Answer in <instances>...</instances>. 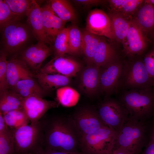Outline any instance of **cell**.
<instances>
[{"label":"cell","mask_w":154,"mask_h":154,"mask_svg":"<svg viewBox=\"0 0 154 154\" xmlns=\"http://www.w3.org/2000/svg\"><path fill=\"white\" fill-rule=\"evenodd\" d=\"M26 16L29 26L35 37L38 41L50 44L45 34L41 7L36 1L32 0Z\"/></svg>","instance_id":"obj_18"},{"label":"cell","mask_w":154,"mask_h":154,"mask_svg":"<svg viewBox=\"0 0 154 154\" xmlns=\"http://www.w3.org/2000/svg\"><path fill=\"white\" fill-rule=\"evenodd\" d=\"M144 2L154 5V0H144Z\"/></svg>","instance_id":"obj_43"},{"label":"cell","mask_w":154,"mask_h":154,"mask_svg":"<svg viewBox=\"0 0 154 154\" xmlns=\"http://www.w3.org/2000/svg\"><path fill=\"white\" fill-rule=\"evenodd\" d=\"M0 31L2 50L7 54L16 52L22 48L29 42L32 33L29 26L19 21L5 26L0 28Z\"/></svg>","instance_id":"obj_7"},{"label":"cell","mask_w":154,"mask_h":154,"mask_svg":"<svg viewBox=\"0 0 154 154\" xmlns=\"http://www.w3.org/2000/svg\"><path fill=\"white\" fill-rule=\"evenodd\" d=\"M112 151L110 153H108V154H113L112 153Z\"/></svg>","instance_id":"obj_46"},{"label":"cell","mask_w":154,"mask_h":154,"mask_svg":"<svg viewBox=\"0 0 154 154\" xmlns=\"http://www.w3.org/2000/svg\"><path fill=\"white\" fill-rule=\"evenodd\" d=\"M11 11L21 19L27 14L30 8L32 0H4Z\"/></svg>","instance_id":"obj_33"},{"label":"cell","mask_w":154,"mask_h":154,"mask_svg":"<svg viewBox=\"0 0 154 154\" xmlns=\"http://www.w3.org/2000/svg\"><path fill=\"white\" fill-rule=\"evenodd\" d=\"M21 19L11 11L4 0H0V28Z\"/></svg>","instance_id":"obj_34"},{"label":"cell","mask_w":154,"mask_h":154,"mask_svg":"<svg viewBox=\"0 0 154 154\" xmlns=\"http://www.w3.org/2000/svg\"><path fill=\"white\" fill-rule=\"evenodd\" d=\"M0 154H15L12 134L9 129L0 133Z\"/></svg>","instance_id":"obj_35"},{"label":"cell","mask_w":154,"mask_h":154,"mask_svg":"<svg viewBox=\"0 0 154 154\" xmlns=\"http://www.w3.org/2000/svg\"><path fill=\"white\" fill-rule=\"evenodd\" d=\"M131 20L146 34L154 31V5L144 2L139 7Z\"/></svg>","instance_id":"obj_20"},{"label":"cell","mask_w":154,"mask_h":154,"mask_svg":"<svg viewBox=\"0 0 154 154\" xmlns=\"http://www.w3.org/2000/svg\"><path fill=\"white\" fill-rule=\"evenodd\" d=\"M108 15L115 40L121 43L128 31L131 20L110 11Z\"/></svg>","instance_id":"obj_28"},{"label":"cell","mask_w":154,"mask_h":154,"mask_svg":"<svg viewBox=\"0 0 154 154\" xmlns=\"http://www.w3.org/2000/svg\"><path fill=\"white\" fill-rule=\"evenodd\" d=\"M151 141L154 142V129L152 134Z\"/></svg>","instance_id":"obj_44"},{"label":"cell","mask_w":154,"mask_h":154,"mask_svg":"<svg viewBox=\"0 0 154 154\" xmlns=\"http://www.w3.org/2000/svg\"><path fill=\"white\" fill-rule=\"evenodd\" d=\"M153 93H154V91H153Z\"/></svg>","instance_id":"obj_48"},{"label":"cell","mask_w":154,"mask_h":154,"mask_svg":"<svg viewBox=\"0 0 154 154\" xmlns=\"http://www.w3.org/2000/svg\"><path fill=\"white\" fill-rule=\"evenodd\" d=\"M44 42L38 43L27 48L22 52L21 59L24 61L29 68L35 70H40L43 62L51 54L52 49Z\"/></svg>","instance_id":"obj_15"},{"label":"cell","mask_w":154,"mask_h":154,"mask_svg":"<svg viewBox=\"0 0 154 154\" xmlns=\"http://www.w3.org/2000/svg\"><path fill=\"white\" fill-rule=\"evenodd\" d=\"M100 67L94 64H88L81 73L79 86L85 94H95L99 90Z\"/></svg>","instance_id":"obj_19"},{"label":"cell","mask_w":154,"mask_h":154,"mask_svg":"<svg viewBox=\"0 0 154 154\" xmlns=\"http://www.w3.org/2000/svg\"><path fill=\"white\" fill-rule=\"evenodd\" d=\"M7 54L3 50L0 53V92L7 89Z\"/></svg>","instance_id":"obj_36"},{"label":"cell","mask_w":154,"mask_h":154,"mask_svg":"<svg viewBox=\"0 0 154 154\" xmlns=\"http://www.w3.org/2000/svg\"><path fill=\"white\" fill-rule=\"evenodd\" d=\"M34 76L27 64L21 59L13 58L8 61L7 89L11 90L19 81Z\"/></svg>","instance_id":"obj_16"},{"label":"cell","mask_w":154,"mask_h":154,"mask_svg":"<svg viewBox=\"0 0 154 154\" xmlns=\"http://www.w3.org/2000/svg\"><path fill=\"white\" fill-rule=\"evenodd\" d=\"M68 27V54L74 55L79 54L81 53L82 31L74 25Z\"/></svg>","instance_id":"obj_31"},{"label":"cell","mask_w":154,"mask_h":154,"mask_svg":"<svg viewBox=\"0 0 154 154\" xmlns=\"http://www.w3.org/2000/svg\"><path fill=\"white\" fill-rule=\"evenodd\" d=\"M33 154L32 153H27V154Z\"/></svg>","instance_id":"obj_47"},{"label":"cell","mask_w":154,"mask_h":154,"mask_svg":"<svg viewBox=\"0 0 154 154\" xmlns=\"http://www.w3.org/2000/svg\"><path fill=\"white\" fill-rule=\"evenodd\" d=\"M145 135L143 123L129 116L117 132L114 148L123 150L130 154H139L144 144Z\"/></svg>","instance_id":"obj_4"},{"label":"cell","mask_w":154,"mask_h":154,"mask_svg":"<svg viewBox=\"0 0 154 154\" xmlns=\"http://www.w3.org/2000/svg\"><path fill=\"white\" fill-rule=\"evenodd\" d=\"M81 69L79 63L65 54L54 56L40 68L39 72L70 78L75 76Z\"/></svg>","instance_id":"obj_12"},{"label":"cell","mask_w":154,"mask_h":154,"mask_svg":"<svg viewBox=\"0 0 154 154\" xmlns=\"http://www.w3.org/2000/svg\"><path fill=\"white\" fill-rule=\"evenodd\" d=\"M147 35V34L131 20L128 31L121 43L124 54L128 58L141 55L148 46L149 40Z\"/></svg>","instance_id":"obj_9"},{"label":"cell","mask_w":154,"mask_h":154,"mask_svg":"<svg viewBox=\"0 0 154 154\" xmlns=\"http://www.w3.org/2000/svg\"><path fill=\"white\" fill-rule=\"evenodd\" d=\"M97 111L104 123L117 132L128 118V113L120 102L114 99L103 102Z\"/></svg>","instance_id":"obj_8"},{"label":"cell","mask_w":154,"mask_h":154,"mask_svg":"<svg viewBox=\"0 0 154 154\" xmlns=\"http://www.w3.org/2000/svg\"><path fill=\"white\" fill-rule=\"evenodd\" d=\"M56 95L58 102L62 106L67 107L76 105L80 98V94L77 91L67 86L57 89Z\"/></svg>","instance_id":"obj_30"},{"label":"cell","mask_w":154,"mask_h":154,"mask_svg":"<svg viewBox=\"0 0 154 154\" xmlns=\"http://www.w3.org/2000/svg\"><path fill=\"white\" fill-rule=\"evenodd\" d=\"M143 59L149 76L154 80V46L145 55Z\"/></svg>","instance_id":"obj_37"},{"label":"cell","mask_w":154,"mask_h":154,"mask_svg":"<svg viewBox=\"0 0 154 154\" xmlns=\"http://www.w3.org/2000/svg\"><path fill=\"white\" fill-rule=\"evenodd\" d=\"M72 1L78 5L89 7L103 3L106 1L99 0H75Z\"/></svg>","instance_id":"obj_38"},{"label":"cell","mask_w":154,"mask_h":154,"mask_svg":"<svg viewBox=\"0 0 154 154\" xmlns=\"http://www.w3.org/2000/svg\"><path fill=\"white\" fill-rule=\"evenodd\" d=\"M69 27H65L56 36L53 42V50L55 56L68 53V38Z\"/></svg>","instance_id":"obj_32"},{"label":"cell","mask_w":154,"mask_h":154,"mask_svg":"<svg viewBox=\"0 0 154 154\" xmlns=\"http://www.w3.org/2000/svg\"><path fill=\"white\" fill-rule=\"evenodd\" d=\"M140 56L128 58L123 60L121 75L117 91L151 88L154 86V80L149 76Z\"/></svg>","instance_id":"obj_2"},{"label":"cell","mask_w":154,"mask_h":154,"mask_svg":"<svg viewBox=\"0 0 154 154\" xmlns=\"http://www.w3.org/2000/svg\"><path fill=\"white\" fill-rule=\"evenodd\" d=\"M56 101H48L35 95H32L24 98L23 109L31 123L38 122L49 109L58 107Z\"/></svg>","instance_id":"obj_13"},{"label":"cell","mask_w":154,"mask_h":154,"mask_svg":"<svg viewBox=\"0 0 154 154\" xmlns=\"http://www.w3.org/2000/svg\"><path fill=\"white\" fill-rule=\"evenodd\" d=\"M112 153L113 154H130L128 152L119 149L114 148Z\"/></svg>","instance_id":"obj_42"},{"label":"cell","mask_w":154,"mask_h":154,"mask_svg":"<svg viewBox=\"0 0 154 154\" xmlns=\"http://www.w3.org/2000/svg\"><path fill=\"white\" fill-rule=\"evenodd\" d=\"M120 57L118 52L105 39L101 37L94 55L93 63L99 67Z\"/></svg>","instance_id":"obj_22"},{"label":"cell","mask_w":154,"mask_h":154,"mask_svg":"<svg viewBox=\"0 0 154 154\" xmlns=\"http://www.w3.org/2000/svg\"><path fill=\"white\" fill-rule=\"evenodd\" d=\"M36 154H82L79 152H66L43 148Z\"/></svg>","instance_id":"obj_39"},{"label":"cell","mask_w":154,"mask_h":154,"mask_svg":"<svg viewBox=\"0 0 154 154\" xmlns=\"http://www.w3.org/2000/svg\"><path fill=\"white\" fill-rule=\"evenodd\" d=\"M143 154H154V142L151 141L149 143Z\"/></svg>","instance_id":"obj_41"},{"label":"cell","mask_w":154,"mask_h":154,"mask_svg":"<svg viewBox=\"0 0 154 154\" xmlns=\"http://www.w3.org/2000/svg\"><path fill=\"white\" fill-rule=\"evenodd\" d=\"M85 29L95 35L115 40L110 19L101 10L95 9L90 12L86 18Z\"/></svg>","instance_id":"obj_14"},{"label":"cell","mask_w":154,"mask_h":154,"mask_svg":"<svg viewBox=\"0 0 154 154\" xmlns=\"http://www.w3.org/2000/svg\"><path fill=\"white\" fill-rule=\"evenodd\" d=\"M123 65L120 57L100 67V90L107 94L117 92Z\"/></svg>","instance_id":"obj_10"},{"label":"cell","mask_w":154,"mask_h":154,"mask_svg":"<svg viewBox=\"0 0 154 154\" xmlns=\"http://www.w3.org/2000/svg\"><path fill=\"white\" fill-rule=\"evenodd\" d=\"M45 34L50 43H53L57 34L65 28L66 22L55 13L49 4L41 7Z\"/></svg>","instance_id":"obj_17"},{"label":"cell","mask_w":154,"mask_h":154,"mask_svg":"<svg viewBox=\"0 0 154 154\" xmlns=\"http://www.w3.org/2000/svg\"><path fill=\"white\" fill-rule=\"evenodd\" d=\"M11 90L24 98L32 95L43 98L47 92L33 78L19 81Z\"/></svg>","instance_id":"obj_26"},{"label":"cell","mask_w":154,"mask_h":154,"mask_svg":"<svg viewBox=\"0 0 154 154\" xmlns=\"http://www.w3.org/2000/svg\"><path fill=\"white\" fill-rule=\"evenodd\" d=\"M43 148L66 152H77L81 136L71 117L55 116L41 120Z\"/></svg>","instance_id":"obj_1"},{"label":"cell","mask_w":154,"mask_h":154,"mask_svg":"<svg viewBox=\"0 0 154 154\" xmlns=\"http://www.w3.org/2000/svg\"><path fill=\"white\" fill-rule=\"evenodd\" d=\"M48 3L56 15L64 22L75 21L76 20L74 9L68 1L50 0Z\"/></svg>","instance_id":"obj_27"},{"label":"cell","mask_w":154,"mask_h":154,"mask_svg":"<svg viewBox=\"0 0 154 154\" xmlns=\"http://www.w3.org/2000/svg\"><path fill=\"white\" fill-rule=\"evenodd\" d=\"M24 98L13 90L6 89L0 92V112L23 108Z\"/></svg>","instance_id":"obj_23"},{"label":"cell","mask_w":154,"mask_h":154,"mask_svg":"<svg viewBox=\"0 0 154 154\" xmlns=\"http://www.w3.org/2000/svg\"><path fill=\"white\" fill-rule=\"evenodd\" d=\"M119 101L130 117L140 120L152 112L154 94L151 88L125 90Z\"/></svg>","instance_id":"obj_5"},{"label":"cell","mask_w":154,"mask_h":154,"mask_svg":"<svg viewBox=\"0 0 154 154\" xmlns=\"http://www.w3.org/2000/svg\"><path fill=\"white\" fill-rule=\"evenodd\" d=\"M141 0H109L107 1L109 11L131 20L136 11L143 2Z\"/></svg>","instance_id":"obj_21"},{"label":"cell","mask_w":154,"mask_h":154,"mask_svg":"<svg viewBox=\"0 0 154 154\" xmlns=\"http://www.w3.org/2000/svg\"><path fill=\"white\" fill-rule=\"evenodd\" d=\"M2 114L7 125L11 129H18L28 124L30 122L23 108L12 110Z\"/></svg>","instance_id":"obj_29"},{"label":"cell","mask_w":154,"mask_h":154,"mask_svg":"<svg viewBox=\"0 0 154 154\" xmlns=\"http://www.w3.org/2000/svg\"><path fill=\"white\" fill-rule=\"evenodd\" d=\"M9 129L4 119L2 114L0 112V133Z\"/></svg>","instance_id":"obj_40"},{"label":"cell","mask_w":154,"mask_h":154,"mask_svg":"<svg viewBox=\"0 0 154 154\" xmlns=\"http://www.w3.org/2000/svg\"><path fill=\"white\" fill-rule=\"evenodd\" d=\"M34 77L37 78L40 86L46 91L66 86L70 82L69 77L59 74L39 72L35 75Z\"/></svg>","instance_id":"obj_24"},{"label":"cell","mask_w":154,"mask_h":154,"mask_svg":"<svg viewBox=\"0 0 154 154\" xmlns=\"http://www.w3.org/2000/svg\"><path fill=\"white\" fill-rule=\"evenodd\" d=\"M81 31V53L84 54L88 64H93L94 55L101 37L92 33L86 29Z\"/></svg>","instance_id":"obj_25"},{"label":"cell","mask_w":154,"mask_h":154,"mask_svg":"<svg viewBox=\"0 0 154 154\" xmlns=\"http://www.w3.org/2000/svg\"><path fill=\"white\" fill-rule=\"evenodd\" d=\"M81 137L93 133L105 126L98 111L85 107L78 110L71 117Z\"/></svg>","instance_id":"obj_11"},{"label":"cell","mask_w":154,"mask_h":154,"mask_svg":"<svg viewBox=\"0 0 154 154\" xmlns=\"http://www.w3.org/2000/svg\"><path fill=\"white\" fill-rule=\"evenodd\" d=\"M151 33H153V41L154 42V31L152 32Z\"/></svg>","instance_id":"obj_45"},{"label":"cell","mask_w":154,"mask_h":154,"mask_svg":"<svg viewBox=\"0 0 154 154\" xmlns=\"http://www.w3.org/2000/svg\"><path fill=\"white\" fill-rule=\"evenodd\" d=\"M10 129L15 154H36L43 148L44 134L41 120L35 124Z\"/></svg>","instance_id":"obj_3"},{"label":"cell","mask_w":154,"mask_h":154,"mask_svg":"<svg viewBox=\"0 0 154 154\" xmlns=\"http://www.w3.org/2000/svg\"><path fill=\"white\" fill-rule=\"evenodd\" d=\"M117 132L107 126L81 137L80 148L82 154H108L113 150Z\"/></svg>","instance_id":"obj_6"}]
</instances>
